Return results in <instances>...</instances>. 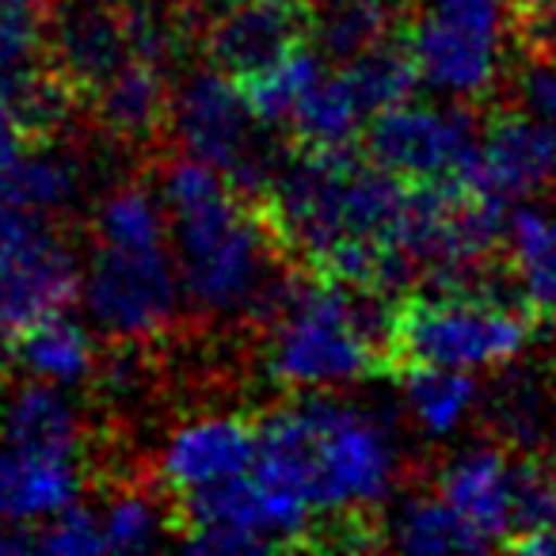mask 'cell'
Masks as SVG:
<instances>
[{
	"label": "cell",
	"mask_w": 556,
	"mask_h": 556,
	"mask_svg": "<svg viewBox=\"0 0 556 556\" xmlns=\"http://www.w3.org/2000/svg\"><path fill=\"white\" fill-rule=\"evenodd\" d=\"M161 199L187 302L214 317L267 313L287 278L275 270L282 248L255 199L194 156L172 164Z\"/></svg>",
	"instance_id": "cell-1"
},
{
	"label": "cell",
	"mask_w": 556,
	"mask_h": 556,
	"mask_svg": "<svg viewBox=\"0 0 556 556\" xmlns=\"http://www.w3.org/2000/svg\"><path fill=\"white\" fill-rule=\"evenodd\" d=\"M255 472L313 515L366 518L393 495L401 454L374 412L336 396L282 404L260 419Z\"/></svg>",
	"instance_id": "cell-2"
},
{
	"label": "cell",
	"mask_w": 556,
	"mask_h": 556,
	"mask_svg": "<svg viewBox=\"0 0 556 556\" xmlns=\"http://www.w3.org/2000/svg\"><path fill=\"white\" fill-rule=\"evenodd\" d=\"M393 309L386 294L340 287L309 270L287 278L267 309L270 378L294 389H320L386 374Z\"/></svg>",
	"instance_id": "cell-3"
},
{
	"label": "cell",
	"mask_w": 556,
	"mask_h": 556,
	"mask_svg": "<svg viewBox=\"0 0 556 556\" xmlns=\"http://www.w3.org/2000/svg\"><path fill=\"white\" fill-rule=\"evenodd\" d=\"M533 309L484 282L424 287L401 298L389 332V374L408 366L442 370H507L533 340Z\"/></svg>",
	"instance_id": "cell-4"
},
{
	"label": "cell",
	"mask_w": 556,
	"mask_h": 556,
	"mask_svg": "<svg viewBox=\"0 0 556 556\" xmlns=\"http://www.w3.org/2000/svg\"><path fill=\"white\" fill-rule=\"evenodd\" d=\"M518 0H424L408 42L427 88L450 100H480L503 70V42L515 39Z\"/></svg>",
	"instance_id": "cell-5"
},
{
	"label": "cell",
	"mask_w": 556,
	"mask_h": 556,
	"mask_svg": "<svg viewBox=\"0 0 556 556\" xmlns=\"http://www.w3.org/2000/svg\"><path fill=\"white\" fill-rule=\"evenodd\" d=\"M309 503L278 492L255 469L191 488L179 503L184 545L194 553H270L309 545Z\"/></svg>",
	"instance_id": "cell-6"
},
{
	"label": "cell",
	"mask_w": 556,
	"mask_h": 556,
	"mask_svg": "<svg viewBox=\"0 0 556 556\" xmlns=\"http://www.w3.org/2000/svg\"><path fill=\"white\" fill-rule=\"evenodd\" d=\"M168 126L176 130L187 156L217 168L232 187L260 199L267 179L275 176L278 161L260 146V118L248 108V96L240 80L222 70H202L187 77L172 92Z\"/></svg>",
	"instance_id": "cell-7"
},
{
	"label": "cell",
	"mask_w": 556,
	"mask_h": 556,
	"mask_svg": "<svg viewBox=\"0 0 556 556\" xmlns=\"http://www.w3.org/2000/svg\"><path fill=\"white\" fill-rule=\"evenodd\" d=\"M85 290V270L50 214L0 202V343L65 313Z\"/></svg>",
	"instance_id": "cell-8"
},
{
	"label": "cell",
	"mask_w": 556,
	"mask_h": 556,
	"mask_svg": "<svg viewBox=\"0 0 556 556\" xmlns=\"http://www.w3.org/2000/svg\"><path fill=\"white\" fill-rule=\"evenodd\" d=\"M85 309L103 336L118 343H141L161 336L176 320L184 282L172 244L115 248L96 244L85 270Z\"/></svg>",
	"instance_id": "cell-9"
},
{
	"label": "cell",
	"mask_w": 556,
	"mask_h": 556,
	"mask_svg": "<svg viewBox=\"0 0 556 556\" xmlns=\"http://www.w3.org/2000/svg\"><path fill=\"white\" fill-rule=\"evenodd\" d=\"M480 130L462 103H396L370 118L363 134L366 156L404 184H472Z\"/></svg>",
	"instance_id": "cell-10"
},
{
	"label": "cell",
	"mask_w": 556,
	"mask_h": 556,
	"mask_svg": "<svg viewBox=\"0 0 556 556\" xmlns=\"http://www.w3.org/2000/svg\"><path fill=\"white\" fill-rule=\"evenodd\" d=\"M47 58L73 96H92L134 58L126 9L115 0H58L47 24Z\"/></svg>",
	"instance_id": "cell-11"
},
{
	"label": "cell",
	"mask_w": 556,
	"mask_h": 556,
	"mask_svg": "<svg viewBox=\"0 0 556 556\" xmlns=\"http://www.w3.org/2000/svg\"><path fill=\"white\" fill-rule=\"evenodd\" d=\"M472 187L507 206L556 191V130L530 108L495 111L480 130Z\"/></svg>",
	"instance_id": "cell-12"
},
{
	"label": "cell",
	"mask_w": 556,
	"mask_h": 556,
	"mask_svg": "<svg viewBox=\"0 0 556 556\" xmlns=\"http://www.w3.org/2000/svg\"><path fill=\"white\" fill-rule=\"evenodd\" d=\"M309 35V0H237L206 27V58L214 70L244 80L302 47Z\"/></svg>",
	"instance_id": "cell-13"
},
{
	"label": "cell",
	"mask_w": 556,
	"mask_h": 556,
	"mask_svg": "<svg viewBox=\"0 0 556 556\" xmlns=\"http://www.w3.org/2000/svg\"><path fill=\"white\" fill-rule=\"evenodd\" d=\"M260 424L237 416H206L179 427L161 457V472L179 495L255 469Z\"/></svg>",
	"instance_id": "cell-14"
},
{
	"label": "cell",
	"mask_w": 556,
	"mask_h": 556,
	"mask_svg": "<svg viewBox=\"0 0 556 556\" xmlns=\"http://www.w3.org/2000/svg\"><path fill=\"white\" fill-rule=\"evenodd\" d=\"M515 450L469 446L439 472V495L450 500L492 545L510 538V495H515Z\"/></svg>",
	"instance_id": "cell-15"
},
{
	"label": "cell",
	"mask_w": 556,
	"mask_h": 556,
	"mask_svg": "<svg viewBox=\"0 0 556 556\" xmlns=\"http://www.w3.org/2000/svg\"><path fill=\"white\" fill-rule=\"evenodd\" d=\"M80 495L77 462L42 457L0 442V522H47Z\"/></svg>",
	"instance_id": "cell-16"
},
{
	"label": "cell",
	"mask_w": 556,
	"mask_h": 556,
	"mask_svg": "<svg viewBox=\"0 0 556 556\" xmlns=\"http://www.w3.org/2000/svg\"><path fill=\"white\" fill-rule=\"evenodd\" d=\"M92 108L111 138L130 141V146L153 138L161 126H168L172 115V92H168V77H164V62L134 54L92 96Z\"/></svg>",
	"instance_id": "cell-17"
},
{
	"label": "cell",
	"mask_w": 556,
	"mask_h": 556,
	"mask_svg": "<svg viewBox=\"0 0 556 556\" xmlns=\"http://www.w3.org/2000/svg\"><path fill=\"white\" fill-rule=\"evenodd\" d=\"M507 275L538 320L556 325V202L553 206H510L507 222Z\"/></svg>",
	"instance_id": "cell-18"
},
{
	"label": "cell",
	"mask_w": 556,
	"mask_h": 556,
	"mask_svg": "<svg viewBox=\"0 0 556 556\" xmlns=\"http://www.w3.org/2000/svg\"><path fill=\"white\" fill-rule=\"evenodd\" d=\"M0 439L16 450H27V454L77 462L80 424L73 404L65 401L62 386L31 378L0 408Z\"/></svg>",
	"instance_id": "cell-19"
},
{
	"label": "cell",
	"mask_w": 556,
	"mask_h": 556,
	"mask_svg": "<svg viewBox=\"0 0 556 556\" xmlns=\"http://www.w3.org/2000/svg\"><path fill=\"white\" fill-rule=\"evenodd\" d=\"M510 366L484 401L488 427L515 454H538L556 442V386L548 374L526 366L510 370Z\"/></svg>",
	"instance_id": "cell-20"
},
{
	"label": "cell",
	"mask_w": 556,
	"mask_h": 556,
	"mask_svg": "<svg viewBox=\"0 0 556 556\" xmlns=\"http://www.w3.org/2000/svg\"><path fill=\"white\" fill-rule=\"evenodd\" d=\"M370 108L358 96L355 80L348 70H325V77L309 88L302 103H298L294 118H290V134H294L298 149H351L363 141L366 126H370Z\"/></svg>",
	"instance_id": "cell-21"
},
{
	"label": "cell",
	"mask_w": 556,
	"mask_h": 556,
	"mask_svg": "<svg viewBox=\"0 0 556 556\" xmlns=\"http://www.w3.org/2000/svg\"><path fill=\"white\" fill-rule=\"evenodd\" d=\"M9 348L20 370H27V378L54 381V386H77L96 370L92 332L77 317H70V309L31 325Z\"/></svg>",
	"instance_id": "cell-22"
},
{
	"label": "cell",
	"mask_w": 556,
	"mask_h": 556,
	"mask_svg": "<svg viewBox=\"0 0 556 556\" xmlns=\"http://www.w3.org/2000/svg\"><path fill=\"white\" fill-rule=\"evenodd\" d=\"M396 0H309L313 47L328 62H351L393 39Z\"/></svg>",
	"instance_id": "cell-23"
},
{
	"label": "cell",
	"mask_w": 556,
	"mask_h": 556,
	"mask_svg": "<svg viewBox=\"0 0 556 556\" xmlns=\"http://www.w3.org/2000/svg\"><path fill=\"white\" fill-rule=\"evenodd\" d=\"M80 191V164L77 156L50 149L47 141L27 146L9 168L0 172V202L50 214L65 210Z\"/></svg>",
	"instance_id": "cell-24"
},
{
	"label": "cell",
	"mask_w": 556,
	"mask_h": 556,
	"mask_svg": "<svg viewBox=\"0 0 556 556\" xmlns=\"http://www.w3.org/2000/svg\"><path fill=\"white\" fill-rule=\"evenodd\" d=\"M389 545L404 553H484L492 541L442 495H416L389 522Z\"/></svg>",
	"instance_id": "cell-25"
},
{
	"label": "cell",
	"mask_w": 556,
	"mask_h": 556,
	"mask_svg": "<svg viewBox=\"0 0 556 556\" xmlns=\"http://www.w3.org/2000/svg\"><path fill=\"white\" fill-rule=\"evenodd\" d=\"M401 393L412 419L431 439H450L480 401V389L469 370H442V366H408V370H401Z\"/></svg>",
	"instance_id": "cell-26"
},
{
	"label": "cell",
	"mask_w": 556,
	"mask_h": 556,
	"mask_svg": "<svg viewBox=\"0 0 556 556\" xmlns=\"http://www.w3.org/2000/svg\"><path fill=\"white\" fill-rule=\"evenodd\" d=\"M325 70H328V58L320 54L317 47L302 42V47H294L290 54L278 58L275 65L244 77L240 88H244L248 108L255 111V118H260L263 126H290L298 103H302L305 96H309V88L325 77Z\"/></svg>",
	"instance_id": "cell-27"
},
{
	"label": "cell",
	"mask_w": 556,
	"mask_h": 556,
	"mask_svg": "<svg viewBox=\"0 0 556 556\" xmlns=\"http://www.w3.org/2000/svg\"><path fill=\"white\" fill-rule=\"evenodd\" d=\"M96 244L115 248H164L172 244V222L164 199L130 184L111 191L96 210Z\"/></svg>",
	"instance_id": "cell-28"
},
{
	"label": "cell",
	"mask_w": 556,
	"mask_h": 556,
	"mask_svg": "<svg viewBox=\"0 0 556 556\" xmlns=\"http://www.w3.org/2000/svg\"><path fill=\"white\" fill-rule=\"evenodd\" d=\"M340 65L348 70V77L355 80L358 96L366 100L370 115H378V111H386V108H396V103L416 100L419 85H424L419 65L404 39L401 42L386 39L366 50V54L351 58V62H340Z\"/></svg>",
	"instance_id": "cell-29"
},
{
	"label": "cell",
	"mask_w": 556,
	"mask_h": 556,
	"mask_svg": "<svg viewBox=\"0 0 556 556\" xmlns=\"http://www.w3.org/2000/svg\"><path fill=\"white\" fill-rule=\"evenodd\" d=\"M556 533V457L545 450L515 454V495H510V538Z\"/></svg>",
	"instance_id": "cell-30"
},
{
	"label": "cell",
	"mask_w": 556,
	"mask_h": 556,
	"mask_svg": "<svg viewBox=\"0 0 556 556\" xmlns=\"http://www.w3.org/2000/svg\"><path fill=\"white\" fill-rule=\"evenodd\" d=\"M47 65V24L39 12L0 9V85H20Z\"/></svg>",
	"instance_id": "cell-31"
},
{
	"label": "cell",
	"mask_w": 556,
	"mask_h": 556,
	"mask_svg": "<svg viewBox=\"0 0 556 556\" xmlns=\"http://www.w3.org/2000/svg\"><path fill=\"white\" fill-rule=\"evenodd\" d=\"M100 518L108 533V553H141V548H153L164 533L161 507L141 492L115 495Z\"/></svg>",
	"instance_id": "cell-32"
},
{
	"label": "cell",
	"mask_w": 556,
	"mask_h": 556,
	"mask_svg": "<svg viewBox=\"0 0 556 556\" xmlns=\"http://www.w3.org/2000/svg\"><path fill=\"white\" fill-rule=\"evenodd\" d=\"M35 553L50 556H85V553H108V533H103V518L96 510L73 507L58 510L54 518H47L39 533H35Z\"/></svg>",
	"instance_id": "cell-33"
},
{
	"label": "cell",
	"mask_w": 556,
	"mask_h": 556,
	"mask_svg": "<svg viewBox=\"0 0 556 556\" xmlns=\"http://www.w3.org/2000/svg\"><path fill=\"white\" fill-rule=\"evenodd\" d=\"M522 103L556 130V54L526 58Z\"/></svg>",
	"instance_id": "cell-34"
},
{
	"label": "cell",
	"mask_w": 556,
	"mask_h": 556,
	"mask_svg": "<svg viewBox=\"0 0 556 556\" xmlns=\"http://www.w3.org/2000/svg\"><path fill=\"white\" fill-rule=\"evenodd\" d=\"M27 146H31V138H27L24 123H20L16 103H12L9 88L0 85V172L9 168Z\"/></svg>",
	"instance_id": "cell-35"
},
{
	"label": "cell",
	"mask_w": 556,
	"mask_h": 556,
	"mask_svg": "<svg viewBox=\"0 0 556 556\" xmlns=\"http://www.w3.org/2000/svg\"><path fill=\"white\" fill-rule=\"evenodd\" d=\"M54 0H0V9L9 12H47Z\"/></svg>",
	"instance_id": "cell-36"
},
{
	"label": "cell",
	"mask_w": 556,
	"mask_h": 556,
	"mask_svg": "<svg viewBox=\"0 0 556 556\" xmlns=\"http://www.w3.org/2000/svg\"><path fill=\"white\" fill-rule=\"evenodd\" d=\"M214 4H217V12H222V9H229V4H237V0H214Z\"/></svg>",
	"instance_id": "cell-37"
}]
</instances>
